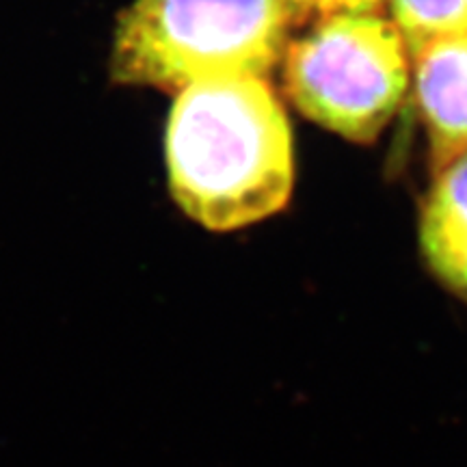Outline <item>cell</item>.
I'll return each mask as SVG.
<instances>
[{
	"instance_id": "obj_1",
	"label": "cell",
	"mask_w": 467,
	"mask_h": 467,
	"mask_svg": "<svg viewBox=\"0 0 467 467\" xmlns=\"http://www.w3.org/2000/svg\"><path fill=\"white\" fill-rule=\"evenodd\" d=\"M169 191L186 217L234 232L285 208L292 132L266 78L202 80L175 98L165 137Z\"/></svg>"
},
{
	"instance_id": "obj_2",
	"label": "cell",
	"mask_w": 467,
	"mask_h": 467,
	"mask_svg": "<svg viewBox=\"0 0 467 467\" xmlns=\"http://www.w3.org/2000/svg\"><path fill=\"white\" fill-rule=\"evenodd\" d=\"M284 0H134L115 28L110 78L180 93L214 78H266L288 48Z\"/></svg>"
},
{
	"instance_id": "obj_3",
	"label": "cell",
	"mask_w": 467,
	"mask_h": 467,
	"mask_svg": "<svg viewBox=\"0 0 467 467\" xmlns=\"http://www.w3.org/2000/svg\"><path fill=\"white\" fill-rule=\"evenodd\" d=\"M285 93L317 124L370 143L389 124L409 85V52L394 22L342 16L317 22L285 48Z\"/></svg>"
},
{
	"instance_id": "obj_4",
	"label": "cell",
	"mask_w": 467,
	"mask_h": 467,
	"mask_svg": "<svg viewBox=\"0 0 467 467\" xmlns=\"http://www.w3.org/2000/svg\"><path fill=\"white\" fill-rule=\"evenodd\" d=\"M416 61V96L433 171L467 150V33L431 44Z\"/></svg>"
},
{
	"instance_id": "obj_5",
	"label": "cell",
	"mask_w": 467,
	"mask_h": 467,
	"mask_svg": "<svg viewBox=\"0 0 467 467\" xmlns=\"http://www.w3.org/2000/svg\"><path fill=\"white\" fill-rule=\"evenodd\" d=\"M418 238L431 275L467 303V150L435 171L420 210Z\"/></svg>"
},
{
	"instance_id": "obj_6",
	"label": "cell",
	"mask_w": 467,
	"mask_h": 467,
	"mask_svg": "<svg viewBox=\"0 0 467 467\" xmlns=\"http://www.w3.org/2000/svg\"><path fill=\"white\" fill-rule=\"evenodd\" d=\"M394 25L416 58L440 39L467 33V0H389Z\"/></svg>"
},
{
	"instance_id": "obj_7",
	"label": "cell",
	"mask_w": 467,
	"mask_h": 467,
	"mask_svg": "<svg viewBox=\"0 0 467 467\" xmlns=\"http://www.w3.org/2000/svg\"><path fill=\"white\" fill-rule=\"evenodd\" d=\"M292 22H323L342 16H372L383 7L385 0H284Z\"/></svg>"
}]
</instances>
